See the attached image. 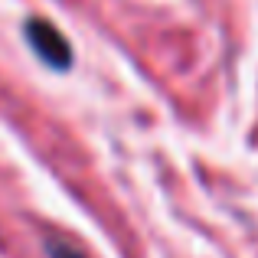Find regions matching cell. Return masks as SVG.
Returning <instances> with one entry per match:
<instances>
[{
    "instance_id": "obj_1",
    "label": "cell",
    "mask_w": 258,
    "mask_h": 258,
    "mask_svg": "<svg viewBox=\"0 0 258 258\" xmlns=\"http://www.w3.org/2000/svg\"><path fill=\"white\" fill-rule=\"evenodd\" d=\"M23 36H26L30 49L36 52V59L43 66H49V69H56V72L72 69V59H76L72 56V46H69V39L56 30V23H49V20H43V17H30L23 23Z\"/></svg>"
},
{
    "instance_id": "obj_2",
    "label": "cell",
    "mask_w": 258,
    "mask_h": 258,
    "mask_svg": "<svg viewBox=\"0 0 258 258\" xmlns=\"http://www.w3.org/2000/svg\"><path fill=\"white\" fill-rule=\"evenodd\" d=\"M46 255L49 258H85L82 252H79L72 242H62V239H46Z\"/></svg>"
}]
</instances>
